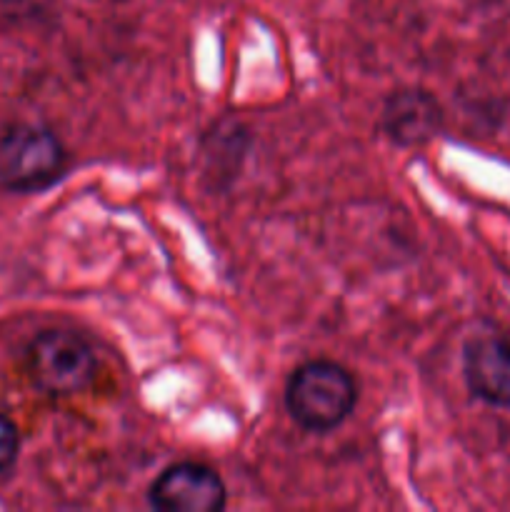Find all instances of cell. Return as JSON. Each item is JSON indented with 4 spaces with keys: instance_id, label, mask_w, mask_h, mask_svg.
<instances>
[{
    "instance_id": "6da1fadb",
    "label": "cell",
    "mask_w": 510,
    "mask_h": 512,
    "mask_svg": "<svg viewBox=\"0 0 510 512\" xmlns=\"http://www.w3.org/2000/svg\"><path fill=\"white\" fill-rule=\"evenodd\" d=\"M358 403L353 373L335 360H308L290 373L285 408L290 418L310 433H328L343 425Z\"/></svg>"
},
{
    "instance_id": "7a4b0ae2",
    "label": "cell",
    "mask_w": 510,
    "mask_h": 512,
    "mask_svg": "<svg viewBox=\"0 0 510 512\" xmlns=\"http://www.w3.org/2000/svg\"><path fill=\"white\" fill-rule=\"evenodd\" d=\"M68 170L63 140L40 123L0 125V188L10 193H43Z\"/></svg>"
},
{
    "instance_id": "3957f363",
    "label": "cell",
    "mask_w": 510,
    "mask_h": 512,
    "mask_svg": "<svg viewBox=\"0 0 510 512\" xmlns=\"http://www.w3.org/2000/svg\"><path fill=\"white\" fill-rule=\"evenodd\" d=\"M25 370L33 385L55 398H70L98 378V355L90 340L75 330H40L25 348Z\"/></svg>"
},
{
    "instance_id": "277c9868",
    "label": "cell",
    "mask_w": 510,
    "mask_h": 512,
    "mask_svg": "<svg viewBox=\"0 0 510 512\" xmlns=\"http://www.w3.org/2000/svg\"><path fill=\"white\" fill-rule=\"evenodd\" d=\"M148 503L160 512H218L228 503V488L210 465L180 460L153 480Z\"/></svg>"
},
{
    "instance_id": "5b68a950",
    "label": "cell",
    "mask_w": 510,
    "mask_h": 512,
    "mask_svg": "<svg viewBox=\"0 0 510 512\" xmlns=\"http://www.w3.org/2000/svg\"><path fill=\"white\" fill-rule=\"evenodd\" d=\"M463 378L470 393L490 408H510V338L475 335L463 350Z\"/></svg>"
},
{
    "instance_id": "8992f818",
    "label": "cell",
    "mask_w": 510,
    "mask_h": 512,
    "mask_svg": "<svg viewBox=\"0 0 510 512\" xmlns=\"http://www.w3.org/2000/svg\"><path fill=\"white\" fill-rule=\"evenodd\" d=\"M438 103L425 90H398L388 98L383 110V128L393 143L413 148L433 138L438 128Z\"/></svg>"
},
{
    "instance_id": "52a82bcc",
    "label": "cell",
    "mask_w": 510,
    "mask_h": 512,
    "mask_svg": "<svg viewBox=\"0 0 510 512\" xmlns=\"http://www.w3.org/2000/svg\"><path fill=\"white\" fill-rule=\"evenodd\" d=\"M20 453V433L13 420L0 413V475L8 473Z\"/></svg>"
}]
</instances>
